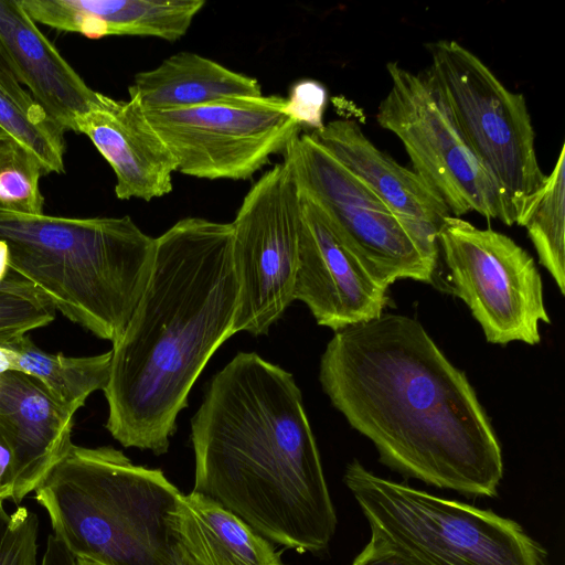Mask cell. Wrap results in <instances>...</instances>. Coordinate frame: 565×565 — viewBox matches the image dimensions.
I'll return each instance as SVG.
<instances>
[{
	"instance_id": "obj_21",
	"label": "cell",
	"mask_w": 565,
	"mask_h": 565,
	"mask_svg": "<svg viewBox=\"0 0 565 565\" xmlns=\"http://www.w3.org/2000/svg\"><path fill=\"white\" fill-rule=\"evenodd\" d=\"M518 225L526 227L541 265L565 295V145Z\"/></svg>"
},
{
	"instance_id": "obj_3",
	"label": "cell",
	"mask_w": 565,
	"mask_h": 565,
	"mask_svg": "<svg viewBox=\"0 0 565 565\" xmlns=\"http://www.w3.org/2000/svg\"><path fill=\"white\" fill-rule=\"evenodd\" d=\"M232 234L231 223L185 217L156 238L149 281L113 342L103 391L106 428L124 447L168 451L193 384L234 334Z\"/></svg>"
},
{
	"instance_id": "obj_29",
	"label": "cell",
	"mask_w": 565,
	"mask_h": 565,
	"mask_svg": "<svg viewBox=\"0 0 565 565\" xmlns=\"http://www.w3.org/2000/svg\"><path fill=\"white\" fill-rule=\"evenodd\" d=\"M0 85L15 99L26 111L38 116H45L44 111L34 102L30 93L23 89L8 65L0 47ZM49 120V119H47Z\"/></svg>"
},
{
	"instance_id": "obj_20",
	"label": "cell",
	"mask_w": 565,
	"mask_h": 565,
	"mask_svg": "<svg viewBox=\"0 0 565 565\" xmlns=\"http://www.w3.org/2000/svg\"><path fill=\"white\" fill-rule=\"evenodd\" d=\"M111 351L82 358L51 354L28 337L0 347V372L14 370L34 377L49 394L75 414L109 381Z\"/></svg>"
},
{
	"instance_id": "obj_8",
	"label": "cell",
	"mask_w": 565,
	"mask_h": 565,
	"mask_svg": "<svg viewBox=\"0 0 565 565\" xmlns=\"http://www.w3.org/2000/svg\"><path fill=\"white\" fill-rule=\"evenodd\" d=\"M282 157L299 194L379 286L387 290L399 279L434 282L436 268L413 230L310 134L296 137Z\"/></svg>"
},
{
	"instance_id": "obj_13",
	"label": "cell",
	"mask_w": 565,
	"mask_h": 565,
	"mask_svg": "<svg viewBox=\"0 0 565 565\" xmlns=\"http://www.w3.org/2000/svg\"><path fill=\"white\" fill-rule=\"evenodd\" d=\"M301 198L303 226L294 299L319 326L333 331L380 317L388 302L379 286L338 242L318 210Z\"/></svg>"
},
{
	"instance_id": "obj_2",
	"label": "cell",
	"mask_w": 565,
	"mask_h": 565,
	"mask_svg": "<svg viewBox=\"0 0 565 565\" xmlns=\"http://www.w3.org/2000/svg\"><path fill=\"white\" fill-rule=\"evenodd\" d=\"M193 491L270 542L320 553L337 514L291 373L238 352L210 381L191 419Z\"/></svg>"
},
{
	"instance_id": "obj_6",
	"label": "cell",
	"mask_w": 565,
	"mask_h": 565,
	"mask_svg": "<svg viewBox=\"0 0 565 565\" xmlns=\"http://www.w3.org/2000/svg\"><path fill=\"white\" fill-rule=\"evenodd\" d=\"M343 481L370 529L428 565H547L515 521L380 477L358 460Z\"/></svg>"
},
{
	"instance_id": "obj_30",
	"label": "cell",
	"mask_w": 565,
	"mask_h": 565,
	"mask_svg": "<svg viewBox=\"0 0 565 565\" xmlns=\"http://www.w3.org/2000/svg\"><path fill=\"white\" fill-rule=\"evenodd\" d=\"M14 486L13 456L0 431V510L3 501L11 499Z\"/></svg>"
},
{
	"instance_id": "obj_31",
	"label": "cell",
	"mask_w": 565,
	"mask_h": 565,
	"mask_svg": "<svg viewBox=\"0 0 565 565\" xmlns=\"http://www.w3.org/2000/svg\"><path fill=\"white\" fill-rule=\"evenodd\" d=\"M40 565H77V559L61 540L50 534Z\"/></svg>"
},
{
	"instance_id": "obj_32",
	"label": "cell",
	"mask_w": 565,
	"mask_h": 565,
	"mask_svg": "<svg viewBox=\"0 0 565 565\" xmlns=\"http://www.w3.org/2000/svg\"><path fill=\"white\" fill-rule=\"evenodd\" d=\"M76 559H77V565H102V564H98V563H95L92 561H87V559H82V558H76Z\"/></svg>"
},
{
	"instance_id": "obj_9",
	"label": "cell",
	"mask_w": 565,
	"mask_h": 565,
	"mask_svg": "<svg viewBox=\"0 0 565 565\" xmlns=\"http://www.w3.org/2000/svg\"><path fill=\"white\" fill-rule=\"evenodd\" d=\"M391 86L380 102L377 124L403 143L413 170L444 200L450 214L477 212L516 224L493 177L472 153L456 127L427 71L414 73L386 64Z\"/></svg>"
},
{
	"instance_id": "obj_25",
	"label": "cell",
	"mask_w": 565,
	"mask_h": 565,
	"mask_svg": "<svg viewBox=\"0 0 565 565\" xmlns=\"http://www.w3.org/2000/svg\"><path fill=\"white\" fill-rule=\"evenodd\" d=\"M0 127L36 156L45 173L64 172L63 132L46 117L23 109L1 85Z\"/></svg>"
},
{
	"instance_id": "obj_27",
	"label": "cell",
	"mask_w": 565,
	"mask_h": 565,
	"mask_svg": "<svg viewBox=\"0 0 565 565\" xmlns=\"http://www.w3.org/2000/svg\"><path fill=\"white\" fill-rule=\"evenodd\" d=\"M285 113L301 127L313 130L323 127V114L328 102L327 88L316 79H301L295 83L286 97Z\"/></svg>"
},
{
	"instance_id": "obj_18",
	"label": "cell",
	"mask_w": 565,
	"mask_h": 565,
	"mask_svg": "<svg viewBox=\"0 0 565 565\" xmlns=\"http://www.w3.org/2000/svg\"><path fill=\"white\" fill-rule=\"evenodd\" d=\"M129 98L145 110L193 107L235 96H260L259 82L194 52H178L135 75Z\"/></svg>"
},
{
	"instance_id": "obj_23",
	"label": "cell",
	"mask_w": 565,
	"mask_h": 565,
	"mask_svg": "<svg viewBox=\"0 0 565 565\" xmlns=\"http://www.w3.org/2000/svg\"><path fill=\"white\" fill-rule=\"evenodd\" d=\"M55 312L54 305L32 282L6 267L0 275V347L49 324Z\"/></svg>"
},
{
	"instance_id": "obj_33",
	"label": "cell",
	"mask_w": 565,
	"mask_h": 565,
	"mask_svg": "<svg viewBox=\"0 0 565 565\" xmlns=\"http://www.w3.org/2000/svg\"><path fill=\"white\" fill-rule=\"evenodd\" d=\"M7 137H9V135L4 131L3 128L0 127V139L7 138Z\"/></svg>"
},
{
	"instance_id": "obj_12",
	"label": "cell",
	"mask_w": 565,
	"mask_h": 565,
	"mask_svg": "<svg viewBox=\"0 0 565 565\" xmlns=\"http://www.w3.org/2000/svg\"><path fill=\"white\" fill-rule=\"evenodd\" d=\"M454 294L470 309L486 340L540 343V322L551 323L533 257L511 237L447 216L437 234Z\"/></svg>"
},
{
	"instance_id": "obj_14",
	"label": "cell",
	"mask_w": 565,
	"mask_h": 565,
	"mask_svg": "<svg viewBox=\"0 0 565 565\" xmlns=\"http://www.w3.org/2000/svg\"><path fill=\"white\" fill-rule=\"evenodd\" d=\"M311 137L377 194L415 233L427 262L436 268L437 234L451 215L444 200L414 170L380 150L354 119H335Z\"/></svg>"
},
{
	"instance_id": "obj_28",
	"label": "cell",
	"mask_w": 565,
	"mask_h": 565,
	"mask_svg": "<svg viewBox=\"0 0 565 565\" xmlns=\"http://www.w3.org/2000/svg\"><path fill=\"white\" fill-rule=\"evenodd\" d=\"M352 565H428L398 544L372 532Z\"/></svg>"
},
{
	"instance_id": "obj_4",
	"label": "cell",
	"mask_w": 565,
	"mask_h": 565,
	"mask_svg": "<svg viewBox=\"0 0 565 565\" xmlns=\"http://www.w3.org/2000/svg\"><path fill=\"white\" fill-rule=\"evenodd\" d=\"M54 535L102 565H199L183 540V494L122 451L72 445L35 489Z\"/></svg>"
},
{
	"instance_id": "obj_11",
	"label": "cell",
	"mask_w": 565,
	"mask_h": 565,
	"mask_svg": "<svg viewBox=\"0 0 565 565\" xmlns=\"http://www.w3.org/2000/svg\"><path fill=\"white\" fill-rule=\"evenodd\" d=\"M286 97L235 96L174 109L145 110L177 161V171L206 180H246L282 154L301 126Z\"/></svg>"
},
{
	"instance_id": "obj_10",
	"label": "cell",
	"mask_w": 565,
	"mask_h": 565,
	"mask_svg": "<svg viewBox=\"0 0 565 565\" xmlns=\"http://www.w3.org/2000/svg\"><path fill=\"white\" fill-rule=\"evenodd\" d=\"M231 224L238 287L233 330L266 334L295 300L303 226L301 198L282 162L254 183Z\"/></svg>"
},
{
	"instance_id": "obj_22",
	"label": "cell",
	"mask_w": 565,
	"mask_h": 565,
	"mask_svg": "<svg viewBox=\"0 0 565 565\" xmlns=\"http://www.w3.org/2000/svg\"><path fill=\"white\" fill-rule=\"evenodd\" d=\"M204 0H98L97 9L108 35L181 39Z\"/></svg>"
},
{
	"instance_id": "obj_15",
	"label": "cell",
	"mask_w": 565,
	"mask_h": 565,
	"mask_svg": "<svg viewBox=\"0 0 565 565\" xmlns=\"http://www.w3.org/2000/svg\"><path fill=\"white\" fill-rule=\"evenodd\" d=\"M75 132L87 136L111 167L119 200L151 201L172 191L177 161L136 99L97 93Z\"/></svg>"
},
{
	"instance_id": "obj_26",
	"label": "cell",
	"mask_w": 565,
	"mask_h": 565,
	"mask_svg": "<svg viewBox=\"0 0 565 565\" xmlns=\"http://www.w3.org/2000/svg\"><path fill=\"white\" fill-rule=\"evenodd\" d=\"M38 533L39 520L30 509L0 510V565H36Z\"/></svg>"
},
{
	"instance_id": "obj_19",
	"label": "cell",
	"mask_w": 565,
	"mask_h": 565,
	"mask_svg": "<svg viewBox=\"0 0 565 565\" xmlns=\"http://www.w3.org/2000/svg\"><path fill=\"white\" fill-rule=\"evenodd\" d=\"M181 532L199 565H286L270 541L194 491L182 498Z\"/></svg>"
},
{
	"instance_id": "obj_7",
	"label": "cell",
	"mask_w": 565,
	"mask_h": 565,
	"mask_svg": "<svg viewBox=\"0 0 565 565\" xmlns=\"http://www.w3.org/2000/svg\"><path fill=\"white\" fill-rule=\"evenodd\" d=\"M429 77L465 142L493 177L516 224L545 174L522 94L510 90L470 50L455 40L427 45Z\"/></svg>"
},
{
	"instance_id": "obj_24",
	"label": "cell",
	"mask_w": 565,
	"mask_h": 565,
	"mask_svg": "<svg viewBox=\"0 0 565 565\" xmlns=\"http://www.w3.org/2000/svg\"><path fill=\"white\" fill-rule=\"evenodd\" d=\"M42 172V163L32 151L10 136L0 139V204L3 207L43 214Z\"/></svg>"
},
{
	"instance_id": "obj_1",
	"label": "cell",
	"mask_w": 565,
	"mask_h": 565,
	"mask_svg": "<svg viewBox=\"0 0 565 565\" xmlns=\"http://www.w3.org/2000/svg\"><path fill=\"white\" fill-rule=\"evenodd\" d=\"M319 380L385 466L465 495H497L503 458L490 419L416 319L383 312L334 331Z\"/></svg>"
},
{
	"instance_id": "obj_5",
	"label": "cell",
	"mask_w": 565,
	"mask_h": 565,
	"mask_svg": "<svg viewBox=\"0 0 565 565\" xmlns=\"http://www.w3.org/2000/svg\"><path fill=\"white\" fill-rule=\"evenodd\" d=\"M6 267L32 282L68 320L115 342L149 281L156 238L130 216L72 218L0 204Z\"/></svg>"
},
{
	"instance_id": "obj_17",
	"label": "cell",
	"mask_w": 565,
	"mask_h": 565,
	"mask_svg": "<svg viewBox=\"0 0 565 565\" xmlns=\"http://www.w3.org/2000/svg\"><path fill=\"white\" fill-rule=\"evenodd\" d=\"M0 47L13 75L63 134L96 99L93 90L40 31L20 0H0Z\"/></svg>"
},
{
	"instance_id": "obj_16",
	"label": "cell",
	"mask_w": 565,
	"mask_h": 565,
	"mask_svg": "<svg viewBox=\"0 0 565 565\" xmlns=\"http://www.w3.org/2000/svg\"><path fill=\"white\" fill-rule=\"evenodd\" d=\"M74 414L32 376L0 372V431L13 456L11 500L35 491L72 447Z\"/></svg>"
}]
</instances>
